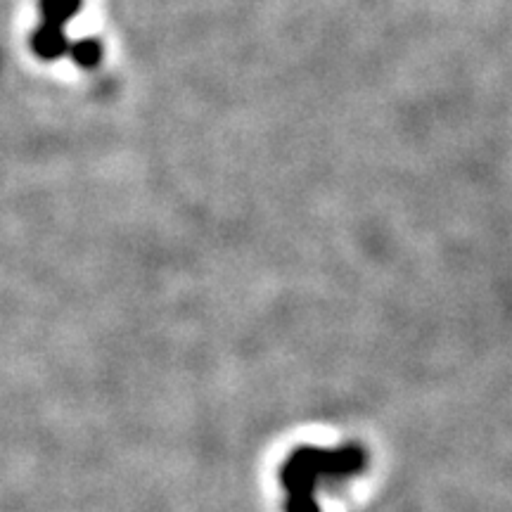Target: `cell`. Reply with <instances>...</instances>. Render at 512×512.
<instances>
[{
  "instance_id": "obj_3",
  "label": "cell",
  "mask_w": 512,
  "mask_h": 512,
  "mask_svg": "<svg viewBox=\"0 0 512 512\" xmlns=\"http://www.w3.org/2000/svg\"><path fill=\"white\" fill-rule=\"evenodd\" d=\"M83 8V0H41V15L46 24L62 27L76 17Z\"/></svg>"
},
{
  "instance_id": "obj_2",
  "label": "cell",
  "mask_w": 512,
  "mask_h": 512,
  "mask_svg": "<svg viewBox=\"0 0 512 512\" xmlns=\"http://www.w3.org/2000/svg\"><path fill=\"white\" fill-rule=\"evenodd\" d=\"M31 48L34 53L41 57V60L53 62L57 57H62L69 50V41L67 34H64L62 27H55V24H46L43 22L41 27L34 31L31 36Z\"/></svg>"
},
{
  "instance_id": "obj_1",
  "label": "cell",
  "mask_w": 512,
  "mask_h": 512,
  "mask_svg": "<svg viewBox=\"0 0 512 512\" xmlns=\"http://www.w3.org/2000/svg\"><path fill=\"white\" fill-rule=\"evenodd\" d=\"M368 453L358 444L342 448L299 446L280 467V484L285 486V512H320L316 489L320 482H342L366 470Z\"/></svg>"
},
{
  "instance_id": "obj_4",
  "label": "cell",
  "mask_w": 512,
  "mask_h": 512,
  "mask_svg": "<svg viewBox=\"0 0 512 512\" xmlns=\"http://www.w3.org/2000/svg\"><path fill=\"white\" fill-rule=\"evenodd\" d=\"M67 53L72 55L74 64H79L81 69L98 67L102 60V46L100 41H95V38H81V41H76L74 46H69Z\"/></svg>"
}]
</instances>
